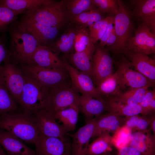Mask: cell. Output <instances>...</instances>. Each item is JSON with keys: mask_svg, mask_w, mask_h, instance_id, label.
<instances>
[{"mask_svg": "<svg viewBox=\"0 0 155 155\" xmlns=\"http://www.w3.org/2000/svg\"><path fill=\"white\" fill-rule=\"evenodd\" d=\"M17 109L14 100L0 78V115L16 111Z\"/></svg>", "mask_w": 155, "mask_h": 155, "instance_id": "cell-32", "label": "cell"}, {"mask_svg": "<svg viewBox=\"0 0 155 155\" xmlns=\"http://www.w3.org/2000/svg\"><path fill=\"white\" fill-rule=\"evenodd\" d=\"M96 86L98 91L101 96L112 95L116 96L122 92L117 71L102 80Z\"/></svg>", "mask_w": 155, "mask_h": 155, "instance_id": "cell-30", "label": "cell"}, {"mask_svg": "<svg viewBox=\"0 0 155 155\" xmlns=\"http://www.w3.org/2000/svg\"><path fill=\"white\" fill-rule=\"evenodd\" d=\"M24 74L25 82L19 103L24 112L32 114L47 109L54 91Z\"/></svg>", "mask_w": 155, "mask_h": 155, "instance_id": "cell-3", "label": "cell"}, {"mask_svg": "<svg viewBox=\"0 0 155 155\" xmlns=\"http://www.w3.org/2000/svg\"><path fill=\"white\" fill-rule=\"evenodd\" d=\"M129 140L128 146L136 149L144 155H155V136L150 129L132 133Z\"/></svg>", "mask_w": 155, "mask_h": 155, "instance_id": "cell-20", "label": "cell"}, {"mask_svg": "<svg viewBox=\"0 0 155 155\" xmlns=\"http://www.w3.org/2000/svg\"><path fill=\"white\" fill-rule=\"evenodd\" d=\"M0 155H7L3 151V149L0 150Z\"/></svg>", "mask_w": 155, "mask_h": 155, "instance_id": "cell-46", "label": "cell"}, {"mask_svg": "<svg viewBox=\"0 0 155 155\" xmlns=\"http://www.w3.org/2000/svg\"><path fill=\"white\" fill-rule=\"evenodd\" d=\"M31 65L47 68L66 70L63 59L46 45H39L32 57Z\"/></svg>", "mask_w": 155, "mask_h": 155, "instance_id": "cell-16", "label": "cell"}, {"mask_svg": "<svg viewBox=\"0 0 155 155\" xmlns=\"http://www.w3.org/2000/svg\"><path fill=\"white\" fill-rule=\"evenodd\" d=\"M2 149L0 145V150Z\"/></svg>", "mask_w": 155, "mask_h": 155, "instance_id": "cell-48", "label": "cell"}, {"mask_svg": "<svg viewBox=\"0 0 155 155\" xmlns=\"http://www.w3.org/2000/svg\"><path fill=\"white\" fill-rule=\"evenodd\" d=\"M5 37L4 35L0 36V71L3 65L2 63L8 60H10L11 53L7 46Z\"/></svg>", "mask_w": 155, "mask_h": 155, "instance_id": "cell-39", "label": "cell"}, {"mask_svg": "<svg viewBox=\"0 0 155 155\" xmlns=\"http://www.w3.org/2000/svg\"><path fill=\"white\" fill-rule=\"evenodd\" d=\"M125 118L109 113L98 117L92 138H95L102 133H113L123 124Z\"/></svg>", "mask_w": 155, "mask_h": 155, "instance_id": "cell-23", "label": "cell"}, {"mask_svg": "<svg viewBox=\"0 0 155 155\" xmlns=\"http://www.w3.org/2000/svg\"><path fill=\"white\" fill-rule=\"evenodd\" d=\"M0 78L14 100L19 103L25 82L24 74L19 66L10 60L5 61Z\"/></svg>", "mask_w": 155, "mask_h": 155, "instance_id": "cell-6", "label": "cell"}, {"mask_svg": "<svg viewBox=\"0 0 155 155\" xmlns=\"http://www.w3.org/2000/svg\"><path fill=\"white\" fill-rule=\"evenodd\" d=\"M79 95L72 87L55 90L47 109L51 111L54 115L56 113L69 107L74 106H78Z\"/></svg>", "mask_w": 155, "mask_h": 155, "instance_id": "cell-17", "label": "cell"}, {"mask_svg": "<svg viewBox=\"0 0 155 155\" xmlns=\"http://www.w3.org/2000/svg\"><path fill=\"white\" fill-rule=\"evenodd\" d=\"M94 46L91 40L88 30L81 26L76 30L74 48L75 52H82L87 49Z\"/></svg>", "mask_w": 155, "mask_h": 155, "instance_id": "cell-34", "label": "cell"}, {"mask_svg": "<svg viewBox=\"0 0 155 155\" xmlns=\"http://www.w3.org/2000/svg\"><path fill=\"white\" fill-rule=\"evenodd\" d=\"M106 102L109 113L118 116L127 117L140 114L144 115L143 109L140 104L131 106L110 99Z\"/></svg>", "mask_w": 155, "mask_h": 155, "instance_id": "cell-25", "label": "cell"}, {"mask_svg": "<svg viewBox=\"0 0 155 155\" xmlns=\"http://www.w3.org/2000/svg\"><path fill=\"white\" fill-rule=\"evenodd\" d=\"M113 61L103 47H95L93 57V79L96 86L102 80L113 74Z\"/></svg>", "mask_w": 155, "mask_h": 155, "instance_id": "cell-15", "label": "cell"}, {"mask_svg": "<svg viewBox=\"0 0 155 155\" xmlns=\"http://www.w3.org/2000/svg\"><path fill=\"white\" fill-rule=\"evenodd\" d=\"M15 22L19 27L32 35L40 45L48 46L52 43L59 33L58 29L37 22L24 15Z\"/></svg>", "mask_w": 155, "mask_h": 155, "instance_id": "cell-9", "label": "cell"}, {"mask_svg": "<svg viewBox=\"0 0 155 155\" xmlns=\"http://www.w3.org/2000/svg\"><path fill=\"white\" fill-rule=\"evenodd\" d=\"M148 88L146 87L129 89L110 99L130 105L135 106L140 104Z\"/></svg>", "mask_w": 155, "mask_h": 155, "instance_id": "cell-29", "label": "cell"}, {"mask_svg": "<svg viewBox=\"0 0 155 155\" xmlns=\"http://www.w3.org/2000/svg\"><path fill=\"white\" fill-rule=\"evenodd\" d=\"M118 40V37L115 31L114 26L111 34L106 42L105 46H111L113 47L116 44Z\"/></svg>", "mask_w": 155, "mask_h": 155, "instance_id": "cell-44", "label": "cell"}, {"mask_svg": "<svg viewBox=\"0 0 155 155\" xmlns=\"http://www.w3.org/2000/svg\"><path fill=\"white\" fill-rule=\"evenodd\" d=\"M78 104L80 110L88 119L99 116L108 111L106 101H102L89 96L79 95Z\"/></svg>", "mask_w": 155, "mask_h": 155, "instance_id": "cell-21", "label": "cell"}, {"mask_svg": "<svg viewBox=\"0 0 155 155\" xmlns=\"http://www.w3.org/2000/svg\"><path fill=\"white\" fill-rule=\"evenodd\" d=\"M66 7L69 17L72 19L75 16L93 8L92 0L66 1Z\"/></svg>", "mask_w": 155, "mask_h": 155, "instance_id": "cell-33", "label": "cell"}, {"mask_svg": "<svg viewBox=\"0 0 155 155\" xmlns=\"http://www.w3.org/2000/svg\"><path fill=\"white\" fill-rule=\"evenodd\" d=\"M23 13L0 5V33L7 31L9 26L16 20L18 15Z\"/></svg>", "mask_w": 155, "mask_h": 155, "instance_id": "cell-37", "label": "cell"}, {"mask_svg": "<svg viewBox=\"0 0 155 155\" xmlns=\"http://www.w3.org/2000/svg\"><path fill=\"white\" fill-rule=\"evenodd\" d=\"M51 0H0V5L15 11L25 12L51 3Z\"/></svg>", "mask_w": 155, "mask_h": 155, "instance_id": "cell-26", "label": "cell"}, {"mask_svg": "<svg viewBox=\"0 0 155 155\" xmlns=\"http://www.w3.org/2000/svg\"><path fill=\"white\" fill-rule=\"evenodd\" d=\"M23 73L55 91L71 87L70 77L66 70L52 69L31 65L20 64Z\"/></svg>", "mask_w": 155, "mask_h": 155, "instance_id": "cell-4", "label": "cell"}, {"mask_svg": "<svg viewBox=\"0 0 155 155\" xmlns=\"http://www.w3.org/2000/svg\"><path fill=\"white\" fill-rule=\"evenodd\" d=\"M93 6L98 7L100 13L116 14L118 11L117 1L114 0H92Z\"/></svg>", "mask_w": 155, "mask_h": 155, "instance_id": "cell-38", "label": "cell"}, {"mask_svg": "<svg viewBox=\"0 0 155 155\" xmlns=\"http://www.w3.org/2000/svg\"><path fill=\"white\" fill-rule=\"evenodd\" d=\"M150 121V117H147L146 115H137L125 117L123 125L133 130L144 131L148 129Z\"/></svg>", "mask_w": 155, "mask_h": 155, "instance_id": "cell-36", "label": "cell"}, {"mask_svg": "<svg viewBox=\"0 0 155 155\" xmlns=\"http://www.w3.org/2000/svg\"><path fill=\"white\" fill-rule=\"evenodd\" d=\"M113 16H108L102 20L101 26L97 33L91 40L94 44L100 40L104 35L107 27L108 24Z\"/></svg>", "mask_w": 155, "mask_h": 155, "instance_id": "cell-40", "label": "cell"}, {"mask_svg": "<svg viewBox=\"0 0 155 155\" xmlns=\"http://www.w3.org/2000/svg\"><path fill=\"white\" fill-rule=\"evenodd\" d=\"M103 19L99 10L94 7L75 16L72 20L81 26L86 28Z\"/></svg>", "mask_w": 155, "mask_h": 155, "instance_id": "cell-35", "label": "cell"}, {"mask_svg": "<svg viewBox=\"0 0 155 155\" xmlns=\"http://www.w3.org/2000/svg\"><path fill=\"white\" fill-rule=\"evenodd\" d=\"M66 1L57 2L53 1L34 9L26 11L23 15L36 21L58 29L69 17Z\"/></svg>", "mask_w": 155, "mask_h": 155, "instance_id": "cell-5", "label": "cell"}, {"mask_svg": "<svg viewBox=\"0 0 155 155\" xmlns=\"http://www.w3.org/2000/svg\"><path fill=\"white\" fill-rule=\"evenodd\" d=\"M129 62L123 59L119 64L117 72L121 89L128 88L129 90L154 86V84L145 76L131 68Z\"/></svg>", "mask_w": 155, "mask_h": 155, "instance_id": "cell-13", "label": "cell"}, {"mask_svg": "<svg viewBox=\"0 0 155 155\" xmlns=\"http://www.w3.org/2000/svg\"><path fill=\"white\" fill-rule=\"evenodd\" d=\"M150 118V129L153 132L154 135L155 136V114H153Z\"/></svg>", "mask_w": 155, "mask_h": 155, "instance_id": "cell-45", "label": "cell"}, {"mask_svg": "<svg viewBox=\"0 0 155 155\" xmlns=\"http://www.w3.org/2000/svg\"><path fill=\"white\" fill-rule=\"evenodd\" d=\"M118 155H144L136 149L127 146L121 148L119 152Z\"/></svg>", "mask_w": 155, "mask_h": 155, "instance_id": "cell-42", "label": "cell"}, {"mask_svg": "<svg viewBox=\"0 0 155 155\" xmlns=\"http://www.w3.org/2000/svg\"><path fill=\"white\" fill-rule=\"evenodd\" d=\"M118 11L114 17V28L118 40L113 49L117 51H125L126 45L132 37L133 29L129 17L122 2L117 0Z\"/></svg>", "mask_w": 155, "mask_h": 155, "instance_id": "cell-10", "label": "cell"}, {"mask_svg": "<svg viewBox=\"0 0 155 155\" xmlns=\"http://www.w3.org/2000/svg\"><path fill=\"white\" fill-rule=\"evenodd\" d=\"M98 117L88 119L85 125L75 133H67V135L71 137L72 139V155H86L89 142L92 138Z\"/></svg>", "mask_w": 155, "mask_h": 155, "instance_id": "cell-14", "label": "cell"}, {"mask_svg": "<svg viewBox=\"0 0 155 155\" xmlns=\"http://www.w3.org/2000/svg\"><path fill=\"white\" fill-rule=\"evenodd\" d=\"M133 2L135 5L137 16L155 34V0H138Z\"/></svg>", "mask_w": 155, "mask_h": 155, "instance_id": "cell-22", "label": "cell"}, {"mask_svg": "<svg viewBox=\"0 0 155 155\" xmlns=\"http://www.w3.org/2000/svg\"><path fill=\"white\" fill-rule=\"evenodd\" d=\"M16 111L0 115V129L11 133L26 143L34 144L40 133L32 115Z\"/></svg>", "mask_w": 155, "mask_h": 155, "instance_id": "cell-2", "label": "cell"}, {"mask_svg": "<svg viewBox=\"0 0 155 155\" xmlns=\"http://www.w3.org/2000/svg\"><path fill=\"white\" fill-rule=\"evenodd\" d=\"M79 110L78 106H74L59 111L54 116L56 120L62 123V125L68 132L75 129Z\"/></svg>", "mask_w": 155, "mask_h": 155, "instance_id": "cell-27", "label": "cell"}, {"mask_svg": "<svg viewBox=\"0 0 155 155\" xmlns=\"http://www.w3.org/2000/svg\"><path fill=\"white\" fill-rule=\"evenodd\" d=\"M65 68L71 82V87L82 95L91 96L102 101H105L98 93L92 78L82 73L69 63L66 58L62 59Z\"/></svg>", "mask_w": 155, "mask_h": 155, "instance_id": "cell-8", "label": "cell"}, {"mask_svg": "<svg viewBox=\"0 0 155 155\" xmlns=\"http://www.w3.org/2000/svg\"><path fill=\"white\" fill-rule=\"evenodd\" d=\"M7 155H36L35 150L26 145L11 133L0 129V145Z\"/></svg>", "mask_w": 155, "mask_h": 155, "instance_id": "cell-18", "label": "cell"}, {"mask_svg": "<svg viewBox=\"0 0 155 155\" xmlns=\"http://www.w3.org/2000/svg\"><path fill=\"white\" fill-rule=\"evenodd\" d=\"M75 33L74 30H69L55 42L50 44L51 46L49 47L57 54L59 52L65 53L71 52L74 48Z\"/></svg>", "mask_w": 155, "mask_h": 155, "instance_id": "cell-31", "label": "cell"}, {"mask_svg": "<svg viewBox=\"0 0 155 155\" xmlns=\"http://www.w3.org/2000/svg\"><path fill=\"white\" fill-rule=\"evenodd\" d=\"M155 98L154 90H148L140 104L143 109L144 115H149L148 111V107L152 99Z\"/></svg>", "mask_w": 155, "mask_h": 155, "instance_id": "cell-41", "label": "cell"}, {"mask_svg": "<svg viewBox=\"0 0 155 155\" xmlns=\"http://www.w3.org/2000/svg\"><path fill=\"white\" fill-rule=\"evenodd\" d=\"M34 144L36 155H72L71 142L66 136L51 137L40 134Z\"/></svg>", "mask_w": 155, "mask_h": 155, "instance_id": "cell-7", "label": "cell"}, {"mask_svg": "<svg viewBox=\"0 0 155 155\" xmlns=\"http://www.w3.org/2000/svg\"><path fill=\"white\" fill-rule=\"evenodd\" d=\"M40 134L45 136L62 137L68 133L62 125L56 121L54 114L47 109L32 114Z\"/></svg>", "mask_w": 155, "mask_h": 155, "instance_id": "cell-12", "label": "cell"}, {"mask_svg": "<svg viewBox=\"0 0 155 155\" xmlns=\"http://www.w3.org/2000/svg\"><path fill=\"white\" fill-rule=\"evenodd\" d=\"M114 24V18L113 17L108 24L106 30L104 35L100 40V46L104 47L105 46L106 42L108 37L111 34L114 27L113 24Z\"/></svg>", "mask_w": 155, "mask_h": 155, "instance_id": "cell-43", "label": "cell"}, {"mask_svg": "<svg viewBox=\"0 0 155 155\" xmlns=\"http://www.w3.org/2000/svg\"><path fill=\"white\" fill-rule=\"evenodd\" d=\"M131 50L147 55L155 52V34L142 23L135 32L134 36L128 42L125 51Z\"/></svg>", "mask_w": 155, "mask_h": 155, "instance_id": "cell-11", "label": "cell"}, {"mask_svg": "<svg viewBox=\"0 0 155 155\" xmlns=\"http://www.w3.org/2000/svg\"><path fill=\"white\" fill-rule=\"evenodd\" d=\"M100 155H112L110 152H107Z\"/></svg>", "mask_w": 155, "mask_h": 155, "instance_id": "cell-47", "label": "cell"}, {"mask_svg": "<svg viewBox=\"0 0 155 155\" xmlns=\"http://www.w3.org/2000/svg\"><path fill=\"white\" fill-rule=\"evenodd\" d=\"M10 61L14 64L31 65L32 56L40 45L31 34L20 28L15 21L9 26Z\"/></svg>", "mask_w": 155, "mask_h": 155, "instance_id": "cell-1", "label": "cell"}, {"mask_svg": "<svg viewBox=\"0 0 155 155\" xmlns=\"http://www.w3.org/2000/svg\"><path fill=\"white\" fill-rule=\"evenodd\" d=\"M110 133L104 132L96 137L89 144L86 155H100L109 152L112 142Z\"/></svg>", "mask_w": 155, "mask_h": 155, "instance_id": "cell-28", "label": "cell"}, {"mask_svg": "<svg viewBox=\"0 0 155 155\" xmlns=\"http://www.w3.org/2000/svg\"><path fill=\"white\" fill-rule=\"evenodd\" d=\"M129 57L131 66L148 79L154 85L155 82V60L142 53L131 50L124 51Z\"/></svg>", "mask_w": 155, "mask_h": 155, "instance_id": "cell-19", "label": "cell"}, {"mask_svg": "<svg viewBox=\"0 0 155 155\" xmlns=\"http://www.w3.org/2000/svg\"><path fill=\"white\" fill-rule=\"evenodd\" d=\"M95 48L94 46L82 52H75L71 54L70 57V61L74 67L89 76L93 80V57Z\"/></svg>", "mask_w": 155, "mask_h": 155, "instance_id": "cell-24", "label": "cell"}]
</instances>
